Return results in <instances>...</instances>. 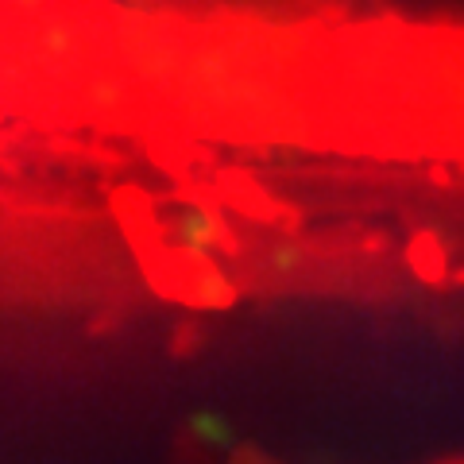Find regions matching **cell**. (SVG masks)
<instances>
[{"instance_id":"6da1fadb","label":"cell","mask_w":464,"mask_h":464,"mask_svg":"<svg viewBox=\"0 0 464 464\" xmlns=\"http://www.w3.org/2000/svg\"><path fill=\"white\" fill-rule=\"evenodd\" d=\"M140 5L163 8V12H190V16L244 12V16H259V20H302L322 12L325 0H140Z\"/></svg>"},{"instance_id":"7a4b0ae2","label":"cell","mask_w":464,"mask_h":464,"mask_svg":"<svg viewBox=\"0 0 464 464\" xmlns=\"http://www.w3.org/2000/svg\"><path fill=\"white\" fill-rule=\"evenodd\" d=\"M445 464H464V457H460V460H445Z\"/></svg>"}]
</instances>
